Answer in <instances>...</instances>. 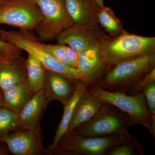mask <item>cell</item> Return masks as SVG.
I'll list each match as a JSON object with an SVG mask.
<instances>
[{"label": "cell", "mask_w": 155, "mask_h": 155, "mask_svg": "<svg viewBox=\"0 0 155 155\" xmlns=\"http://www.w3.org/2000/svg\"><path fill=\"white\" fill-rule=\"evenodd\" d=\"M100 47L103 61L113 67L155 52V38L127 32L116 37L105 35L100 40Z\"/></svg>", "instance_id": "obj_1"}, {"label": "cell", "mask_w": 155, "mask_h": 155, "mask_svg": "<svg viewBox=\"0 0 155 155\" xmlns=\"http://www.w3.org/2000/svg\"><path fill=\"white\" fill-rule=\"evenodd\" d=\"M0 40L13 44L35 57L45 70L59 73L74 84L77 80L84 82L83 74L78 69L64 65L48 54L44 47V43L33 31H7L0 28Z\"/></svg>", "instance_id": "obj_2"}, {"label": "cell", "mask_w": 155, "mask_h": 155, "mask_svg": "<svg viewBox=\"0 0 155 155\" xmlns=\"http://www.w3.org/2000/svg\"><path fill=\"white\" fill-rule=\"evenodd\" d=\"M155 67V52L113 66L93 85L109 91L127 94L143 75Z\"/></svg>", "instance_id": "obj_3"}, {"label": "cell", "mask_w": 155, "mask_h": 155, "mask_svg": "<svg viewBox=\"0 0 155 155\" xmlns=\"http://www.w3.org/2000/svg\"><path fill=\"white\" fill-rule=\"evenodd\" d=\"M134 125L127 114L113 105L104 102L92 118L72 132L87 137L127 135L129 134L128 127Z\"/></svg>", "instance_id": "obj_4"}, {"label": "cell", "mask_w": 155, "mask_h": 155, "mask_svg": "<svg viewBox=\"0 0 155 155\" xmlns=\"http://www.w3.org/2000/svg\"><path fill=\"white\" fill-rule=\"evenodd\" d=\"M87 91L127 114L134 125H143L155 138V119L148 110L142 92L129 95L120 92L109 91L95 85L88 87Z\"/></svg>", "instance_id": "obj_5"}, {"label": "cell", "mask_w": 155, "mask_h": 155, "mask_svg": "<svg viewBox=\"0 0 155 155\" xmlns=\"http://www.w3.org/2000/svg\"><path fill=\"white\" fill-rule=\"evenodd\" d=\"M134 136L87 137L67 132L61 137L53 154L107 155L114 147L127 142Z\"/></svg>", "instance_id": "obj_6"}, {"label": "cell", "mask_w": 155, "mask_h": 155, "mask_svg": "<svg viewBox=\"0 0 155 155\" xmlns=\"http://www.w3.org/2000/svg\"><path fill=\"white\" fill-rule=\"evenodd\" d=\"M42 15L34 31L40 41L57 39L63 31L73 25L65 7V0H33Z\"/></svg>", "instance_id": "obj_7"}, {"label": "cell", "mask_w": 155, "mask_h": 155, "mask_svg": "<svg viewBox=\"0 0 155 155\" xmlns=\"http://www.w3.org/2000/svg\"><path fill=\"white\" fill-rule=\"evenodd\" d=\"M42 15L33 0H11L0 7V25L33 31Z\"/></svg>", "instance_id": "obj_8"}, {"label": "cell", "mask_w": 155, "mask_h": 155, "mask_svg": "<svg viewBox=\"0 0 155 155\" xmlns=\"http://www.w3.org/2000/svg\"><path fill=\"white\" fill-rule=\"evenodd\" d=\"M41 126L31 129H18L3 136L0 143L6 145L14 155H48L43 143Z\"/></svg>", "instance_id": "obj_9"}, {"label": "cell", "mask_w": 155, "mask_h": 155, "mask_svg": "<svg viewBox=\"0 0 155 155\" xmlns=\"http://www.w3.org/2000/svg\"><path fill=\"white\" fill-rule=\"evenodd\" d=\"M112 67L103 61L99 42L81 51L77 69L83 74L85 84L88 87L94 85Z\"/></svg>", "instance_id": "obj_10"}, {"label": "cell", "mask_w": 155, "mask_h": 155, "mask_svg": "<svg viewBox=\"0 0 155 155\" xmlns=\"http://www.w3.org/2000/svg\"><path fill=\"white\" fill-rule=\"evenodd\" d=\"M104 36L99 28H86L73 24L61 32L56 40L59 44L82 51L100 42Z\"/></svg>", "instance_id": "obj_11"}, {"label": "cell", "mask_w": 155, "mask_h": 155, "mask_svg": "<svg viewBox=\"0 0 155 155\" xmlns=\"http://www.w3.org/2000/svg\"><path fill=\"white\" fill-rule=\"evenodd\" d=\"M65 7L74 25L99 28L97 14L100 7L95 0H65Z\"/></svg>", "instance_id": "obj_12"}, {"label": "cell", "mask_w": 155, "mask_h": 155, "mask_svg": "<svg viewBox=\"0 0 155 155\" xmlns=\"http://www.w3.org/2000/svg\"><path fill=\"white\" fill-rule=\"evenodd\" d=\"M49 103L43 89L35 93L18 114L19 129H33L41 125L42 117Z\"/></svg>", "instance_id": "obj_13"}, {"label": "cell", "mask_w": 155, "mask_h": 155, "mask_svg": "<svg viewBox=\"0 0 155 155\" xmlns=\"http://www.w3.org/2000/svg\"><path fill=\"white\" fill-rule=\"evenodd\" d=\"M75 84L63 75L46 70L43 91L50 102L59 101L63 107L72 96Z\"/></svg>", "instance_id": "obj_14"}, {"label": "cell", "mask_w": 155, "mask_h": 155, "mask_svg": "<svg viewBox=\"0 0 155 155\" xmlns=\"http://www.w3.org/2000/svg\"><path fill=\"white\" fill-rule=\"evenodd\" d=\"M87 87L86 84L81 81H75L73 94L67 104L63 107V116L56 130L52 143L47 149L49 155H52L53 151L55 149L60 139L67 133L78 103L86 92Z\"/></svg>", "instance_id": "obj_15"}, {"label": "cell", "mask_w": 155, "mask_h": 155, "mask_svg": "<svg viewBox=\"0 0 155 155\" xmlns=\"http://www.w3.org/2000/svg\"><path fill=\"white\" fill-rule=\"evenodd\" d=\"M27 80L26 59L22 56L0 61V88L2 91Z\"/></svg>", "instance_id": "obj_16"}, {"label": "cell", "mask_w": 155, "mask_h": 155, "mask_svg": "<svg viewBox=\"0 0 155 155\" xmlns=\"http://www.w3.org/2000/svg\"><path fill=\"white\" fill-rule=\"evenodd\" d=\"M104 103L102 100L86 90L78 103L67 132H72L76 127L90 120Z\"/></svg>", "instance_id": "obj_17"}, {"label": "cell", "mask_w": 155, "mask_h": 155, "mask_svg": "<svg viewBox=\"0 0 155 155\" xmlns=\"http://www.w3.org/2000/svg\"><path fill=\"white\" fill-rule=\"evenodd\" d=\"M34 94L28 80L25 81L3 91L1 106L18 114Z\"/></svg>", "instance_id": "obj_18"}, {"label": "cell", "mask_w": 155, "mask_h": 155, "mask_svg": "<svg viewBox=\"0 0 155 155\" xmlns=\"http://www.w3.org/2000/svg\"><path fill=\"white\" fill-rule=\"evenodd\" d=\"M28 54L26 59L27 80L31 89L35 93L43 88L46 70L39 60Z\"/></svg>", "instance_id": "obj_19"}, {"label": "cell", "mask_w": 155, "mask_h": 155, "mask_svg": "<svg viewBox=\"0 0 155 155\" xmlns=\"http://www.w3.org/2000/svg\"><path fill=\"white\" fill-rule=\"evenodd\" d=\"M97 20L106 32L110 37H116L127 32L124 29L121 20L116 16L110 7L100 8L97 14Z\"/></svg>", "instance_id": "obj_20"}, {"label": "cell", "mask_w": 155, "mask_h": 155, "mask_svg": "<svg viewBox=\"0 0 155 155\" xmlns=\"http://www.w3.org/2000/svg\"><path fill=\"white\" fill-rule=\"evenodd\" d=\"M18 114L4 107H0V138L3 136L19 129Z\"/></svg>", "instance_id": "obj_21"}, {"label": "cell", "mask_w": 155, "mask_h": 155, "mask_svg": "<svg viewBox=\"0 0 155 155\" xmlns=\"http://www.w3.org/2000/svg\"><path fill=\"white\" fill-rule=\"evenodd\" d=\"M141 145L135 137L129 140L114 147L107 155H143Z\"/></svg>", "instance_id": "obj_22"}, {"label": "cell", "mask_w": 155, "mask_h": 155, "mask_svg": "<svg viewBox=\"0 0 155 155\" xmlns=\"http://www.w3.org/2000/svg\"><path fill=\"white\" fill-rule=\"evenodd\" d=\"M44 47L48 54L58 61L68 67L76 68L67 55L65 45L59 44L57 45L44 44Z\"/></svg>", "instance_id": "obj_23"}, {"label": "cell", "mask_w": 155, "mask_h": 155, "mask_svg": "<svg viewBox=\"0 0 155 155\" xmlns=\"http://www.w3.org/2000/svg\"><path fill=\"white\" fill-rule=\"evenodd\" d=\"M22 51L13 44L0 40V61H8L22 56Z\"/></svg>", "instance_id": "obj_24"}, {"label": "cell", "mask_w": 155, "mask_h": 155, "mask_svg": "<svg viewBox=\"0 0 155 155\" xmlns=\"http://www.w3.org/2000/svg\"><path fill=\"white\" fill-rule=\"evenodd\" d=\"M155 81V67L145 74L136 82L127 94L134 95L141 92L147 85Z\"/></svg>", "instance_id": "obj_25"}, {"label": "cell", "mask_w": 155, "mask_h": 155, "mask_svg": "<svg viewBox=\"0 0 155 155\" xmlns=\"http://www.w3.org/2000/svg\"><path fill=\"white\" fill-rule=\"evenodd\" d=\"M142 92L144 96L148 110L155 119V81L149 84Z\"/></svg>", "instance_id": "obj_26"}, {"label": "cell", "mask_w": 155, "mask_h": 155, "mask_svg": "<svg viewBox=\"0 0 155 155\" xmlns=\"http://www.w3.org/2000/svg\"><path fill=\"white\" fill-rule=\"evenodd\" d=\"M66 49L67 55H68L69 59L71 60L72 63L75 65L76 68H77L78 58H79V55H80L81 51L67 45H66Z\"/></svg>", "instance_id": "obj_27"}, {"label": "cell", "mask_w": 155, "mask_h": 155, "mask_svg": "<svg viewBox=\"0 0 155 155\" xmlns=\"http://www.w3.org/2000/svg\"><path fill=\"white\" fill-rule=\"evenodd\" d=\"M9 153L6 145L3 143H0V155H8Z\"/></svg>", "instance_id": "obj_28"}, {"label": "cell", "mask_w": 155, "mask_h": 155, "mask_svg": "<svg viewBox=\"0 0 155 155\" xmlns=\"http://www.w3.org/2000/svg\"><path fill=\"white\" fill-rule=\"evenodd\" d=\"M95 1L100 8H102V7L104 6V0H95Z\"/></svg>", "instance_id": "obj_29"}, {"label": "cell", "mask_w": 155, "mask_h": 155, "mask_svg": "<svg viewBox=\"0 0 155 155\" xmlns=\"http://www.w3.org/2000/svg\"><path fill=\"white\" fill-rule=\"evenodd\" d=\"M11 0H0V7Z\"/></svg>", "instance_id": "obj_30"}, {"label": "cell", "mask_w": 155, "mask_h": 155, "mask_svg": "<svg viewBox=\"0 0 155 155\" xmlns=\"http://www.w3.org/2000/svg\"><path fill=\"white\" fill-rule=\"evenodd\" d=\"M3 91L1 88H0V107H2L1 104H2V99Z\"/></svg>", "instance_id": "obj_31"}]
</instances>
